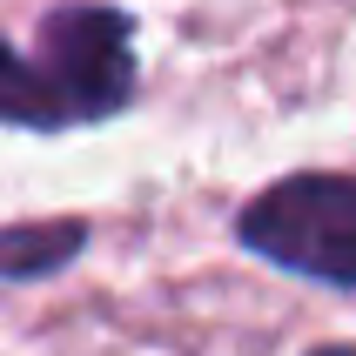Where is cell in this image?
<instances>
[{"mask_svg":"<svg viewBox=\"0 0 356 356\" xmlns=\"http://www.w3.org/2000/svg\"><path fill=\"white\" fill-rule=\"evenodd\" d=\"M236 236L296 276L356 289V175H289L242 209Z\"/></svg>","mask_w":356,"mask_h":356,"instance_id":"cell-1","label":"cell"},{"mask_svg":"<svg viewBox=\"0 0 356 356\" xmlns=\"http://www.w3.org/2000/svg\"><path fill=\"white\" fill-rule=\"evenodd\" d=\"M40 67L74 121H108L135 101V34L115 7H54L40 20Z\"/></svg>","mask_w":356,"mask_h":356,"instance_id":"cell-2","label":"cell"},{"mask_svg":"<svg viewBox=\"0 0 356 356\" xmlns=\"http://www.w3.org/2000/svg\"><path fill=\"white\" fill-rule=\"evenodd\" d=\"M0 121H7V128H40V135L74 128V115H67V101H60V88H54V74H47L40 60H20L7 40H0Z\"/></svg>","mask_w":356,"mask_h":356,"instance_id":"cell-3","label":"cell"},{"mask_svg":"<svg viewBox=\"0 0 356 356\" xmlns=\"http://www.w3.org/2000/svg\"><path fill=\"white\" fill-rule=\"evenodd\" d=\"M81 249H88V229L81 222H14V229H0V282L54 276Z\"/></svg>","mask_w":356,"mask_h":356,"instance_id":"cell-4","label":"cell"},{"mask_svg":"<svg viewBox=\"0 0 356 356\" xmlns=\"http://www.w3.org/2000/svg\"><path fill=\"white\" fill-rule=\"evenodd\" d=\"M316 356H356V350H316Z\"/></svg>","mask_w":356,"mask_h":356,"instance_id":"cell-5","label":"cell"}]
</instances>
